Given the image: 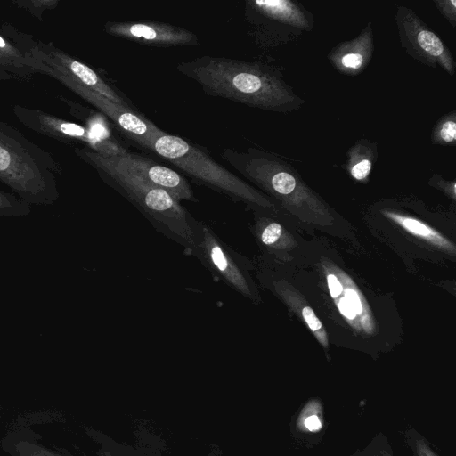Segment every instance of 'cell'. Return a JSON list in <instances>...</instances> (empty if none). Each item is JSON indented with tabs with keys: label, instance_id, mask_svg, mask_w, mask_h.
<instances>
[{
	"label": "cell",
	"instance_id": "obj_1",
	"mask_svg": "<svg viewBox=\"0 0 456 456\" xmlns=\"http://www.w3.org/2000/svg\"><path fill=\"white\" fill-rule=\"evenodd\" d=\"M176 69L208 95L262 110L287 114L305 103L281 69L266 62L204 55L178 63Z\"/></svg>",
	"mask_w": 456,
	"mask_h": 456
},
{
	"label": "cell",
	"instance_id": "obj_2",
	"mask_svg": "<svg viewBox=\"0 0 456 456\" xmlns=\"http://www.w3.org/2000/svg\"><path fill=\"white\" fill-rule=\"evenodd\" d=\"M76 155L93 167L101 179L134 205L151 225L183 247L188 255L193 244L195 218L175 198L157 188L122 162L86 147H75Z\"/></svg>",
	"mask_w": 456,
	"mask_h": 456
},
{
	"label": "cell",
	"instance_id": "obj_3",
	"mask_svg": "<svg viewBox=\"0 0 456 456\" xmlns=\"http://www.w3.org/2000/svg\"><path fill=\"white\" fill-rule=\"evenodd\" d=\"M61 167L51 153L0 120V182L28 205L49 206L60 198Z\"/></svg>",
	"mask_w": 456,
	"mask_h": 456
},
{
	"label": "cell",
	"instance_id": "obj_4",
	"mask_svg": "<svg viewBox=\"0 0 456 456\" xmlns=\"http://www.w3.org/2000/svg\"><path fill=\"white\" fill-rule=\"evenodd\" d=\"M152 151L167 159L195 183L248 207L271 208L273 203L255 187L217 163L208 151L177 135L164 133Z\"/></svg>",
	"mask_w": 456,
	"mask_h": 456
},
{
	"label": "cell",
	"instance_id": "obj_5",
	"mask_svg": "<svg viewBox=\"0 0 456 456\" xmlns=\"http://www.w3.org/2000/svg\"><path fill=\"white\" fill-rule=\"evenodd\" d=\"M22 52L29 69L60 81L100 110L114 123L123 135L134 143L152 151L155 140L165 133L143 115L134 111L133 108L119 105L79 84L54 63L37 44Z\"/></svg>",
	"mask_w": 456,
	"mask_h": 456
},
{
	"label": "cell",
	"instance_id": "obj_6",
	"mask_svg": "<svg viewBox=\"0 0 456 456\" xmlns=\"http://www.w3.org/2000/svg\"><path fill=\"white\" fill-rule=\"evenodd\" d=\"M244 17L248 35L260 49L287 45L313 30L314 15L293 0H248Z\"/></svg>",
	"mask_w": 456,
	"mask_h": 456
},
{
	"label": "cell",
	"instance_id": "obj_7",
	"mask_svg": "<svg viewBox=\"0 0 456 456\" xmlns=\"http://www.w3.org/2000/svg\"><path fill=\"white\" fill-rule=\"evenodd\" d=\"M188 256L197 257L234 291L253 300L257 297L245 259L202 221H194L193 244Z\"/></svg>",
	"mask_w": 456,
	"mask_h": 456
},
{
	"label": "cell",
	"instance_id": "obj_8",
	"mask_svg": "<svg viewBox=\"0 0 456 456\" xmlns=\"http://www.w3.org/2000/svg\"><path fill=\"white\" fill-rule=\"evenodd\" d=\"M395 21L400 45L409 56L428 67H440L454 77L456 62L450 48L412 9L397 5Z\"/></svg>",
	"mask_w": 456,
	"mask_h": 456
},
{
	"label": "cell",
	"instance_id": "obj_9",
	"mask_svg": "<svg viewBox=\"0 0 456 456\" xmlns=\"http://www.w3.org/2000/svg\"><path fill=\"white\" fill-rule=\"evenodd\" d=\"M17 119L41 135L65 143H83L85 147L107 156H122L127 150L119 143L98 135L93 130L37 109L14 105Z\"/></svg>",
	"mask_w": 456,
	"mask_h": 456
},
{
	"label": "cell",
	"instance_id": "obj_10",
	"mask_svg": "<svg viewBox=\"0 0 456 456\" xmlns=\"http://www.w3.org/2000/svg\"><path fill=\"white\" fill-rule=\"evenodd\" d=\"M104 31L110 36L138 44L170 47L199 44L196 34L182 27L158 21H108Z\"/></svg>",
	"mask_w": 456,
	"mask_h": 456
},
{
	"label": "cell",
	"instance_id": "obj_11",
	"mask_svg": "<svg viewBox=\"0 0 456 456\" xmlns=\"http://www.w3.org/2000/svg\"><path fill=\"white\" fill-rule=\"evenodd\" d=\"M118 158L149 183L167 191L179 202L198 201L187 179L174 169L162 166L148 157L128 151Z\"/></svg>",
	"mask_w": 456,
	"mask_h": 456
},
{
	"label": "cell",
	"instance_id": "obj_12",
	"mask_svg": "<svg viewBox=\"0 0 456 456\" xmlns=\"http://www.w3.org/2000/svg\"><path fill=\"white\" fill-rule=\"evenodd\" d=\"M373 53V22L369 21L356 37L332 47L327 54V59L338 73L354 77L365 70L372 60Z\"/></svg>",
	"mask_w": 456,
	"mask_h": 456
},
{
	"label": "cell",
	"instance_id": "obj_13",
	"mask_svg": "<svg viewBox=\"0 0 456 456\" xmlns=\"http://www.w3.org/2000/svg\"><path fill=\"white\" fill-rule=\"evenodd\" d=\"M37 45L54 63L79 84L119 105L132 108L128 99L120 91L106 82L104 78L86 64L67 54L53 44L38 43Z\"/></svg>",
	"mask_w": 456,
	"mask_h": 456
},
{
	"label": "cell",
	"instance_id": "obj_14",
	"mask_svg": "<svg viewBox=\"0 0 456 456\" xmlns=\"http://www.w3.org/2000/svg\"><path fill=\"white\" fill-rule=\"evenodd\" d=\"M343 167L356 182L368 181L373 166L378 159V143L367 138H361L352 144L346 155Z\"/></svg>",
	"mask_w": 456,
	"mask_h": 456
},
{
	"label": "cell",
	"instance_id": "obj_15",
	"mask_svg": "<svg viewBox=\"0 0 456 456\" xmlns=\"http://www.w3.org/2000/svg\"><path fill=\"white\" fill-rule=\"evenodd\" d=\"M384 214L388 218L397 223L403 229L408 231L410 233L422 238L423 240H426L438 247L449 250L452 249V251H454V247L449 240L444 238L436 230L421 223L420 221L392 211H384Z\"/></svg>",
	"mask_w": 456,
	"mask_h": 456
},
{
	"label": "cell",
	"instance_id": "obj_16",
	"mask_svg": "<svg viewBox=\"0 0 456 456\" xmlns=\"http://www.w3.org/2000/svg\"><path fill=\"white\" fill-rule=\"evenodd\" d=\"M431 143L441 146L456 145V111L452 110L442 116L433 126Z\"/></svg>",
	"mask_w": 456,
	"mask_h": 456
},
{
	"label": "cell",
	"instance_id": "obj_17",
	"mask_svg": "<svg viewBox=\"0 0 456 456\" xmlns=\"http://www.w3.org/2000/svg\"><path fill=\"white\" fill-rule=\"evenodd\" d=\"M31 213V206L13 193L0 190V217H25Z\"/></svg>",
	"mask_w": 456,
	"mask_h": 456
},
{
	"label": "cell",
	"instance_id": "obj_18",
	"mask_svg": "<svg viewBox=\"0 0 456 456\" xmlns=\"http://www.w3.org/2000/svg\"><path fill=\"white\" fill-rule=\"evenodd\" d=\"M0 64L2 66H12L22 70L28 69L26 58L22 51L0 36Z\"/></svg>",
	"mask_w": 456,
	"mask_h": 456
},
{
	"label": "cell",
	"instance_id": "obj_19",
	"mask_svg": "<svg viewBox=\"0 0 456 456\" xmlns=\"http://www.w3.org/2000/svg\"><path fill=\"white\" fill-rule=\"evenodd\" d=\"M255 232L257 233L261 244L265 247H272L280 240L282 234V227L278 223L270 222L266 224L260 219L256 224Z\"/></svg>",
	"mask_w": 456,
	"mask_h": 456
},
{
	"label": "cell",
	"instance_id": "obj_20",
	"mask_svg": "<svg viewBox=\"0 0 456 456\" xmlns=\"http://www.w3.org/2000/svg\"><path fill=\"white\" fill-rule=\"evenodd\" d=\"M302 315L309 328L313 330V332L316 333L320 342L323 343L324 346H326V336L322 329V323L315 315V314L314 313V311L312 310V308L309 306H305L302 309Z\"/></svg>",
	"mask_w": 456,
	"mask_h": 456
},
{
	"label": "cell",
	"instance_id": "obj_21",
	"mask_svg": "<svg viewBox=\"0 0 456 456\" xmlns=\"http://www.w3.org/2000/svg\"><path fill=\"white\" fill-rule=\"evenodd\" d=\"M440 14L454 28L456 27V1L435 0L433 1Z\"/></svg>",
	"mask_w": 456,
	"mask_h": 456
},
{
	"label": "cell",
	"instance_id": "obj_22",
	"mask_svg": "<svg viewBox=\"0 0 456 456\" xmlns=\"http://www.w3.org/2000/svg\"><path fill=\"white\" fill-rule=\"evenodd\" d=\"M58 1H38V5H37V1H18L14 4L20 5L25 8L28 7L29 12L42 20L40 15L43 13L45 9L53 8L58 4Z\"/></svg>",
	"mask_w": 456,
	"mask_h": 456
},
{
	"label": "cell",
	"instance_id": "obj_23",
	"mask_svg": "<svg viewBox=\"0 0 456 456\" xmlns=\"http://www.w3.org/2000/svg\"><path fill=\"white\" fill-rule=\"evenodd\" d=\"M430 183L443 190L444 192L452 196L453 199L455 198V182L454 181H445L440 175H434Z\"/></svg>",
	"mask_w": 456,
	"mask_h": 456
},
{
	"label": "cell",
	"instance_id": "obj_24",
	"mask_svg": "<svg viewBox=\"0 0 456 456\" xmlns=\"http://www.w3.org/2000/svg\"><path fill=\"white\" fill-rule=\"evenodd\" d=\"M344 297L352 305V307L355 311L356 314H359L362 313V306L361 299L355 290H354L352 289H346Z\"/></svg>",
	"mask_w": 456,
	"mask_h": 456
},
{
	"label": "cell",
	"instance_id": "obj_25",
	"mask_svg": "<svg viewBox=\"0 0 456 456\" xmlns=\"http://www.w3.org/2000/svg\"><path fill=\"white\" fill-rule=\"evenodd\" d=\"M327 281L330 296L333 298L338 297L343 290V287L338 278L334 274H329L327 276Z\"/></svg>",
	"mask_w": 456,
	"mask_h": 456
},
{
	"label": "cell",
	"instance_id": "obj_26",
	"mask_svg": "<svg viewBox=\"0 0 456 456\" xmlns=\"http://www.w3.org/2000/svg\"><path fill=\"white\" fill-rule=\"evenodd\" d=\"M338 308L340 313L346 318L354 319L357 315L352 305L345 297L339 300Z\"/></svg>",
	"mask_w": 456,
	"mask_h": 456
},
{
	"label": "cell",
	"instance_id": "obj_27",
	"mask_svg": "<svg viewBox=\"0 0 456 456\" xmlns=\"http://www.w3.org/2000/svg\"><path fill=\"white\" fill-rule=\"evenodd\" d=\"M305 424L310 431H316L322 427L321 420L316 415H312L306 418Z\"/></svg>",
	"mask_w": 456,
	"mask_h": 456
},
{
	"label": "cell",
	"instance_id": "obj_28",
	"mask_svg": "<svg viewBox=\"0 0 456 456\" xmlns=\"http://www.w3.org/2000/svg\"><path fill=\"white\" fill-rule=\"evenodd\" d=\"M0 67H2V65L0 64Z\"/></svg>",
	"mask_w": 456,
	"mask_h": 456
}]
</instances>
